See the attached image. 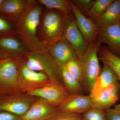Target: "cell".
Instances as JSON below:
<instances>
[{"label":"cell","mask_w":120,"mask_h":120,"mask_svg":"<svg viewBox=\"0 0 120 120\" xmlns=\"http://www.w3.org/2000/svg\"><path fill=\"white\" fill-rule=\"evenodd\" d=\"M0 120H22L19 116L9 112L0 111Z\"/></svg>","instance_id":"30"},{"label":"cell","mask_w":120,"mask_h":120,"mask_svg":"<svg viewBox=\"0 0 120 120\" xmlns=\"http://www.w3.org/2000/svg\"><path fill=\"white\" fill-rule=\"evenodd\" d=\"M28 0H5L0 8V14L17 21L26 10Z\"/></svg>","instance_id":"18"},{"label":"cell","mask_w":120,"mask_h":120,"mask_svg":"<svg viewBox=\"0 0 120 120\" xmlns=\"http://www.w3.org/2000/svg\"><path fill=\"white\" fill-rule=\"evenodd\" d=\"M120 98V83L114 84L102 91L98 97L92 98L94 107L105 111L119 100Z\"/></svg>","instance_id":"16"},{"label":"cell","mask_w":120,"mask_h":120,"mask_svg":"<svg viewBox=\"0 0 120 120\" xmlns=\"http://www.w3.org/2000/svg\"><path fill=\"white\" fill-rule=\"evenodd\" d=\"M45 120H83L81 114L68 112H55Z\"/></svg>","instance_id":"27"},{"label":"cell","mask_w":120,"mask_h":120,"mask_svg":"<svg viewBox=\"0 0 120 120\" xmlns=\"http://www.w3.org/2000/svg\"><path fill=\"white\" fill-rule=\"evenodd\" d=\"M47 49L60 67L70 60L79 59L72 46L63 38L47 47Z\"/></svg>","instance_id":"13"},{"label":"cell","mask_w":120,"mask_h":120,"mask_svg":"<svg viewBox=\"0 0 120 120\" xmlns=\"http://www.w3.org/2000/svg\"><path fill=\"white\" fill-rule=\"evenodd\" d=\"M60 67L63 84L69 94H83V88L80 83L70 74L64 65Z\"/></svg>","instance_id":"21"},{"label":"cell","mask_w":120,"mask_h":120,"mask_svg":"<svg viewBox=\"0 0 120 120\" xmlns=\"http://www.w3.org/2000/svg\"><path fill=\"white\" fill-rule=\"evenodd\" d=\"M114 0H95L87 15L88 18L94 22L105 13Z\"/></svg>","instance_id":"22"},{"label":"cell","mask_w":120,"mask_h":120,"mask_svg":"<svg viewBox=\"0 0 120 120\" xmlns=\"http://www.w3.org/2000/svg\"><path fill=\"white\" fill-rule=\"evenodd\" d=\"M94 22L99 27L120 23V0H114L105 13Z\"/></svg>","instance_id":"19"},{"label":"cell","mask_w":120,"mask_h":120,"mask_svg":"<svg viewBox=\"0 0 120 120\" xmlns=\"http://www.w3.org/2000/svg\"><path fill=\"white\" fill-rule=\"evenodd\" d=\"M38 97L17 90L0 94V111L21 116L26 113Z\"/></svg>","instance_id":"6"},{"label":"cell","mask_w":120,"mask_h":120,"mask_svg":"<svg viewBox=\"0 0 120 120\" xmlns=\"http://www.w3.org/2000/svg\"><path fill=\"white\" fill-rule=\"evenodd\" d=\"M94 107V101L90 95H69L56 111L82 114L92 107Z\"/></svg>","instance_id":"11"},{"label":"cell","mask_w":120,"mask_h":120,"mask_svg":"<svg viewBox=\"0 0 120 120\" xmlns=\"http://www.w3.org/2000/svg\"><path fill=\"white\" fill-rule=\"evenodd\" d=\"M5 0H0V8L2 6Z\"/></svg>","instance_id":"32"},{"label":"cell","mask_w":120,"mask_h":120,"mask_svg":"<svg viewBox=\"0 0 120 120\" xmlns=\"http://www.w3.org/2000/svg\"><path fill=\"white\" fill-rule=\"evenodd\" d=\"M119 82L118 77L111 68L106 64L101 70L90 95L92 98H96L106 88Z\"/></svg>","instance_id":"17"},{"label":"cell","mask_w":120,"mask_h":120,"mask_svg":"<svg viewBox=\"0 0 120 120\" xmlns=\"http://www.w3.org/2000/svg\"><path fill=\"white\" fill-rule=\"evenodd\" d=\"M56 111L45 99L38 98L27 112L20 117L22 120H45Z\"/></svg>","instance_id":"15"},{"label":"cell","mask_w":120,"mask_h":120,"mask_svg":"<svg viewBox=\"0 0 120 120\" xmlns=\"http://www.w3.org/2000/svg\"><path fill=\"white\" fill-rule=\"evenodd\" d=\"M83 120H107L104 110L94 107L81 114Z\"/></svg>","instance_id":"26"},{"label":"cell","mask_w":120,"mask_h":120,"mask_svg":"<svg viewBox=\"0 0 120 120\" xmlns=\"http://www.w3.org/2000/svg\"><path fill=\"white\" fill-rule=\"evenodd\" d=\"M72 4L84 16L87 15L91 8L94 0H72Z\"/></svg>","instance_id":"28"},{"label":"cell","mask_w":120,"mask_h":120,"mask_svg":"<svg viewBox=\"0 0 120 120\" xmlns=\"http://www.w3.org/2000/svg\"><path fill=\"white\" fill-rule=\"evenodd\" d=\"M30 52L18 34L0 37V60L24 57Z\"/></svg>","instance_id":"9"},{"label":"cell","mask_w":120,"mask_h":120,"mask_svg":"<svg viewBox=\"0 0 120 120\" xmlns=\"http://www.w3.org/2000/svg\"><path fill=\"white\" fill-rule=\"evenodd\" d=\"M18 34L17 21L0 14V37Z\"/></svg>","instance_id":"24"},{"label":"cell","mask_w":120,"mask_h":120,"mask_svg":"<svg viewBox=\"0 0 120 120\" xmlns=\"http://www.w3.org/2000/svg\"><path fill=\"white\" fill-rule=\"evenodd\" d=\"M77 28L88 44L95 41L99 27L94 22L82 14L69 0Z\"/></svg>","instance_id":"14"},{"label":"cell","mask_w":120,"mask_h":120,"mask_svg":"<svg viewBox=\"0 0 120 120\" xmlns=\"http://www.w3.org/2000/svg\"><path fill=\"white\" fill-rule=\"evenodd\" d=\"M26 60V56L0 60V94L19 90L18 75Z\"/></svg>","instance_id":"5"},{"label":"cell","mask_w":120,"mask_h":120,"mask_svg":"<svg viewBox=\"0 0 120 120\" xmlns=\"http://www.w3.org/2000/svg\"><path fill=\"white\" fill-rule=\"evenodd\" d=\"M45 7L38 0H28L27 7L17 20L18 35L30 52L47 49L37 37V30L41 14Z\"/></svg>","instance_id":"1"},{"label":"cell","mask_w":120,"mask_h":120,"mask_svg":"<svg viewBox=\"0 0 120 120\" xmlns=\"http://www.w3.org/2000/svg\"><path fill=\"white\" fill-rule=\"evenodd\" d=\"M64 65L70 74L80 83L83 88V77L82 68L79 59L70 60Z\"/></svg>","instance_id":"25"},{"label":"cell","mask_w":120,"mask_h":120,"mask_svg":"<svg viewBox=\"0 0 120 120\" xmlns=\"http://www.w3.org/2000/svg\"><path fill=\"white\" fill-rule=\"evenodd\" d=\"M107 120H120V109H110L105 111Z\"/></svg>","instance_id":"29"},{"label":"cell","mask_w":120,"mask_h":120,"mask_svg":"<svg viewBox=\"0 0 120 120\" xmlns=\"http://www.w3.org/2000/svg\"><path fill=\"white\" fill-rule=\"evenodd\" d=\"M98 57L103 64L106 65L112 69L120 81V57L110 52L106 46L100 47Z\"/></svg>","instance_id":"20"},{"label":"cell","mask_w":120,"mask_h":120,"mask_svg":"<svg viewBox=\"0 0 120 120\" xmlns=\"http://www.w3.org/2000/svg\"><path fill=\"white\" fill-rule=\"evenodd\" d=\"M62 38L68 41L79 58L86 50L89 44L86 41L77 28L74 15L69 16L65 22Z\"/></svg>","instance_id":"10"},{"label":"cell","mask_w":120,"mask_h":120,"mask_svg":"<svg viewBox=\"0 0 120 120\" xmlns=\"http://www.w3.org/2000/svg\"><path fill=\"white\" fill-rule=\"evenodd\" d=\"M26 64L30 69L45 73L51 82L64 86L60 66L47 49L30 52L26 56Z\"/></svg>","instance_id":"4"},{"label":"cell","mask_w":120,"mask_h":120,"mask_svg":"<svg viewBox=\"0 0 120 120\" xmlns=\"http://www.w3.org/2000/svg\"><path fill=\"white\" fill-rule=\"evenodd\" d=\"M114 108L117 109H120V103L118 105H115L114 106Z\"/></svg>","instance_id":"31"},{"label":"cell","mask_w":120,"mask_h":120,"mask_svg":"<svg viewBox=\"0 0 120 120\" xmlns=\"http://www.w3.org/2000/svg\"><path fill=\"white\" fill-rule=\"evenodd\" d=\"M26 61L21 67L17 79L18 88L20 91L28 94L42 88L51 82L48 75L43 72L28 68Z\"/></svg>","instance_id":"7"},{"label":"cell","mask_w":120,"mask_h":120,"mask_svg":"<svg viewBox=\"0 0 120 120\" xmlns=\"http://www.w3.org/2000/svg\"><path fill=\"white\" fill-rule=\"evenodd\" d=\"M69 16L57 9L45 8L37 30L39 41L47 47L62 38L65 24Z\"/></svg>","instance_id":"2"},{"label":"cell","mask_w":120,"mask_h":120,"mask_svg":"<svg viewBox=\"0 0 120 120\" xmlns=\"http://www.w3.org/2000/svg\"><path fill=\"white\" fill-rule=\"evenodd\" d=\"M27 94L43 99L56 109L60 106L69 95L64 86L52 82L42 88Z\"/></svg>","instance_id":"8"},{"label":"cell","mask_w":120,"mask_h":120,"mask_svg":"<svg viewBox=\"0 0 120 120\" xmlns=\"http://www.w3.org/2000/svg\"><path fill=\"white\" fill-rule=\"evenodd\" d=\"M95 41L107 45L110 52L120 57V23L99 27Z\"/></svg>","instance_id":"12"},{"label":"cell","mask_w":120,"mask_h":120,"mask_svg":"<svg viewBox=\"0 0 120 120\" xmlns=\"http://www.w3.org/2000/svg\"><path fill=\"white\" fill-rule=\"evenodd\" d=\"M101 44L95 41L90 43L79 58L83 77L84 92L90 93L101 72L98 52Z\"/></svg>","instance_id":"3"},{"label":"cell","mask_w":120,"mask_h":120,"mask_svg":"<svg viewBox=\"0 0 120 120\" xmlns=\"http://www.w3.org/2000/svg\"><path fill=\"white\" fill-rule=\"evenodd\" d=\"M47 9H54L61 11L68 16L73 15L69 0H38Z\"/></svg>","instance_id":"23"}]
</instances>
